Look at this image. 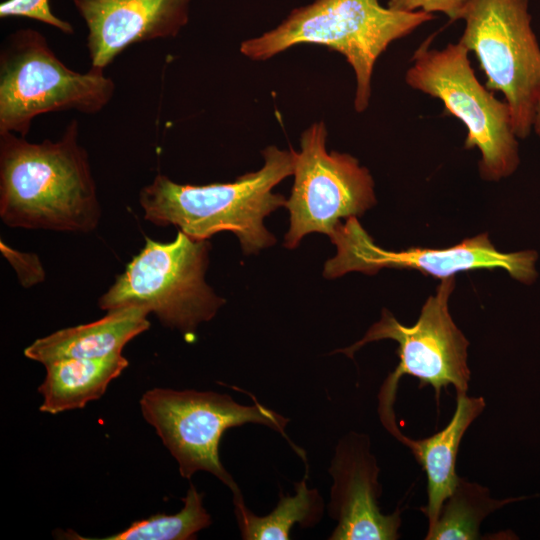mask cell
<instances>
[{
	"label": "cell",
	"mask_w": 540,
	"mask_h": 540,
	"mask_svg": "<svg viewBox=\"0 0 540 540\" xmlns=\"http://www.w3.org/2000/svg\"><path fill=\"white\" fill-rule=\"evenodd\" d=\"M148 312L125 307L94 322L60 329L24 349L26 358L43 365L63 359H101L121 354L133 338L150 327Z\"/></svg>",
	"instance_id": "cell-14"
},
{
	"label": "cell",
	"mask_w": 540,
	"mask_h": 540,
	"mask_svg": "<svg viewBox=\"0 0 540 540\" xmlns=\"http://www.w3.org/2000/svg\"><path fill=\"white\" fill-rule=\"evenodd\" d=\"M306 474L294 483V495L280 494L276 507L265 516H257L245 505L244 499L233 500L234 513L244 540H288L295 524L313 527L323 517L324 501L316 488L307 486Z\"/></svg>",
	"instance_id": "cell-17"
},
{
	"label": "cell",
	"mask_w": 540,
	"mask_h": 540,
	"mask_svg": "<svg viewBox=\"0 0 540 540\" xmlns=\"http://www.w3.org/2000/svg\"><path fill=\"white\" fill-rule=\"evenodd\" d=\"M121 354L101 359H63L44 365L46 376L38 387L41 412L58 414L81 409L102 397L108 385L128 366Z\"/></svg>",
	"instance_id": "cell-16"
},
{
	"label": "cell",
	"mask_w": 540,
	"mask_h": 540,
	"mask_svg": "<svg viewBox=\"0 0 540 540\" xmlns=\"http://www.w3.org/2000/svg\"><path fill=\"white\" fill-rule=\"evenodd\" d=\"M327 128L314 122L294 150V183L285 207L290 227L284 246L296 248L312 232H334L340 219L362 216L376 204L374 181L366 167L350 154L327 152Z\"/></svg>",
	"instance_id": "cell-10"
},
{
	"label": "cell",
	"mask_w": 540,
	"mask_h": 540,
	"mask_svg": "<svg viewBox=\"0 0 540 540\" xmlns=\"http://www.w3.org/2000/svg\"><path fill=\"white\" fill-rule=\"evenodd\" d=\"M139 404L144 419L177 461L180 475L190 480L196 472H209L230 488L233 500L243 496L220 461L219 445L227 429L247 423L267 426L285 437L307 463L304 451L286 435L289 418L256 399L253 405H242L228 394L154 388Z\"/></svg>",
	"instance_id": "cell-7"
},
{
	"label": "cell",
	"mask_w": 540,
	"mask_h": 540,
	"mask_svg": "<svg viewBox=\"0 0 540 540\" xmlns=\"http://www.w3.org/2000/svg\"><path fill=\"white\" fill-rule=\"evenodd\" d=\"M209 249L206 240H194L181 230L169 243L147 237L141 251L99 298V307L107 312L142 308L193 342L198 326L213 319L225 303L205 281Z\"/></svg>",
	"instance_id": "cell-4"
},
{
	"label": "cell",
	"mask_w": 540,
	"mask_h": 540,
	"mask_svg": "<svg viewBox=\"0 0 540 540\" xmlns=\"http://www.w3.org/2000/svg\"><path fill=\"white\" fill-rule=\"evenodd\" d=\"M115 83L104 69L80 73L67 67L46 38L31 28L10 34L0 52V133L29 134L33 119L58 111L99 113Z\"/></svg>",
	"instance_id": "cell-5"
},
{
	"label": "cell",
	"mask_w": 540,
	"mask_h": 540,
	"mask_svg": "<svg viewBox=\"0 0 540 540\" xmlns=\"http://www.w3.org/2000/svg\"><path fill=\"white\" fill-rule=\"evenodd\" d=\"M435 19L424 11H397L379 0H315L293 9L275 28L247 39L240 52L265 61L302 44L320 45L342 54L356 78L354 108L364 112L370 102L375 63L388 46Z\"/></svg>",
	"instance_id": "cell-3"
},
{
	"label": "cell",
	"mask_w": 540,
	"mask_h": 540,
	"mask_svg": "<svg viewBox=\"0 0 540 540\" xmlns=\"http://www.w3.org/2000/svg\"><path fill=\"white\" fill-rule=\"evenodd\" d=\"M455 287V277L441 279L436 293L424 303L417 322L401 324L387 309L361 340L338 352L353 358L362 346L391 339L398 343L399 364L383 383L379 406L393 407L400 378L419 379V387L431 386L439 406L442 389L452 385L457 393H467L470 369L467 364L469 341L454 323L448 308Z\"/></svg>",
	"instance_id": "cell-9"
},
{
	"label": "cell",
	"mask_w": 540,
	"mask_h": 540,
	"mask_svg": "<svg viewBox=\"0 0 540 540\" xmlns=\"http://www.w3.org/2000/svg\"><path fill=\"white\" fill-rule=\"evenodd\" d=\"M434 34L415 50L405 81L411 88L438 98L446 114L467 128L465 149L478 148L479 174L487 181L512 175L520 164L518 137L507 102L477 79L469 50L461 43L431 48Z\"/></svg>",
	"instance_id": "cell-6"
},
{
	"label": "cell",
	"mask_w": 540,
	"mask_h": 540,
	"mask_svg": "<svg viewBox=\"0 0 540 540\" xmlns=\"http://www.w3.org/2000/svg\"><path fill=\"white\" fill-rule=\"evenodd\" d=\"M204 495L190 484L182 498L183 508L173 515L158 513L133 522L125 530L101 540H190L212 524L203 505Z\"/></svg>",
	"instance_id": "cell-19"
},
{
	"label": "cell",
	"mask_w": 540,
	"mask_h": 540,
	"mask_svg": "<svg viewBox=\"0 0 540 540\" xmlns=\"http://www.w3.org/2000/svg\"><path fill=\"white\" fill-rule=\"evenodd\" d=\"M485 406L483 397H469L466 393H457L454 414L439 432L419 440L406 437L398 427L390 432L411 450L426 473L428 500L420 510L428 519V529L437 521L443 503L458 482L456 460L460 442Z\"/></svg>",
	"instance_id": "cell-15"
},
{
	"label": "cell",
	"mask_w": 540,
	"mask_h": 540,
	"mask_svg": "<svg viewBox=\"0 0 540 540\" xmlns=\"http://www.w3.org/2000/svg\"><path fill=\"white\" fill-rule=\"evenodd\" d=\"M332 477L328 513L337 521L330 540H396L402 509L383 514L378 499L380 469L365 433L348 432L337 443L328 470Z\"/></svg>",
	"instance_id": "cell-12"
},
{
	"label": "cell",
	"mask_w": 540,
	"mask_h": 540,
	"mask_svg": "<svg viewBox=\"0 0 540 540\" xmlns=\"http://www.w3.org/2000/svg\"><path fill=\"white\" fill-rule=\"evenodd\" d=\"M0 217L29 230L87 233L98 226L101 207L77 120L55 141L0 133Z\"/></svg>",
	"instance_id": "cell-1"
},
{
	"label": "cell",
	"mask_w": 540,
	"mask_h": 540,
	"mask_svg": "<svg viewBox=\"0 0 540 540\" xmlns=\"http://www.w3.org/2000/svg\"><path fill=\"white\" fill-rule=\"evenodd\" d=\"M336 255L326 261L323 275L327 279L358 271L375 274L383 268L413 269L434 278L445 279L458 272L501 268L525 284L537 277V253L525 250L500 252L482 233L448 248H416L402 251L383 249L363 229L357 217L339 223L330 236Z\"/></svg>",
	"instance_id": "cell-11"
},
{
	"label": "cell",
	"mask_w": 540,
	"mask_h": 540,
	"mask_svg": "<svg viewBox=\"0 0 540 540\" xmlns=\"http://www.w3.org/2000/svg\"><path fill=\"white\" fill-rule=\"evenodd\" d=\"M0 17H26L50 25L65 34L74 32L69 22L52 13L48 0H6L0 4Z\"/></svg>",
	"instance_id": "cell-20"
},
{
	"label": "cell",
	"mask_w": 540,
	"mask_h": 540,
	"mask_svg": "<svg viewBox=\"0 0 540 540\" xmlns=\"http://www.w3.org/2000/svg\"><path fill=\"white\" fill-rule=\"evenodd\" d=\"M532 130L538 135L540 138V100L537 104L534 119H533V126Z\"/></svg>",
	"instance_id": "cell-22"
},
{
	"label": "cell",
	"mask_w": 540,
	"mask_h": 540,
	"mask_svg": "<svg viewBox=\"0 0 540 540\" xmlns=\"http://www.w3.org/2000/svg\"><path fill=\"white\" fill-rule=\"evenodd\" d=\"M524 498L497 500L490 496L487 487L459 477L453 492L443 503L437 521L428 529L425 539H479L480 525L488 515L510 502Z\"/></svg>",
	"instance_id": "cell-18"
},
{
	"label": "cell",
	"mask_w": 540,
	"mask_h": 540,
	"mask_svg": "<svg viewBox=\"0 0 540 540\" xmlns=\"http://www.w3.org/2000/svg\"><path fill=\"white\" fill-rule=\"evenodd\" d=\"M468 0H388L387 7L397 11L441 12L457 21Z\"/></svg>",
	"instance_id": "cell-21"
},
{
	"label": "cell",
	"mask_w": 540,
	"mask_h": 540,
	"mask_svg": "<svg viewBox=\"0 0 540 540\" xmlns=\"http://www.w3.org/2000/svg\"><path fill=\"white\" fill-rule=\"evenodd\" d=\"M191 0H73L87 28L91 66L105 69L129 46L176 37Z\"/></svg>",
	"instance_id": "cell-13"
},
{
	"label": "cell",
	"mask_w": 540,
	"mask_h": 540,
	"mask_svg": "<svg viewBox=\"0 0 540 540\" xmlns=\"http://www.w3.org/2000/svg\"><path fill=\"white\" fill-rule=\"evenodd\" d=\"M460 19L465 28L458 42L476 55L485 86L504 95L514 132L525 139L540 100V46L529 0H468Z\"/></svg>",
	"instance_id": "cell-8"
},
{
	"label": "cell",
	"mask_w": 540,
	"mask_h": 540,
	"mask_svg": "<svg viewBox=\"0 0 540 540\" xmlns=\"http://www.w3.org/2000/svg\"><path fill=\"white\" fill-rule=\"evenodd\" d=\"M264 165L229 183L179 184L163 174L139 193L144 218L158 226H177L194 240L229 231L240 241L243 253L257 254L275 244L264 218L284 206L287 199L273 188L293 175L294 150L268 146Z\"/></svg>",
	"instance_id": "cell-2"
}]
</instances>
